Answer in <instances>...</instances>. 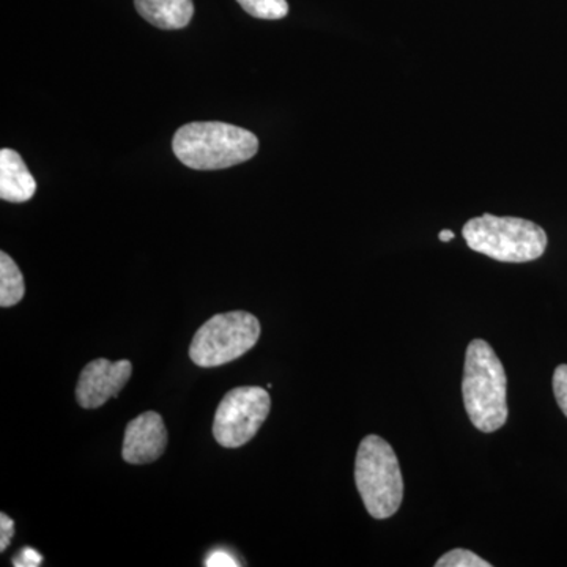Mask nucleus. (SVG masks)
I'll list each match as a JSON object with an SVG mask.
<instances>
[{
    "label": "nucleus",
    "mask_w": 567,
    "mask_h": 567,
    "mask_svg": "<svg viewBox=\"0 0 567 567\" xmlns=\"http://www.w3.org/2000/svg\"><path fill=\"white\" fill-rule=\"evenodd\" d=\"M137 13L163 31H177L193 20V0H134Z\"/></svg>",
    "instance_id": "nucleus-10"
},
{
    "label": "nucleus",
    "mask_w": 567,
    "mask_h": 567,
    "mask_svg": "<svg viewBox=\"0 0 567 567\" xmlns=\"http://www.w3.org/2000/svg\"><path fill=\"white\" fill-rule=\"evenodd\" d=\"M354 481L365 509L377 520L398 513L404 498V480L393 447L382 436L368 435L360 443Z\"/></svg>",
    "instance_id": "nucleus-4"
},
{
    "label": "nucleus",
    "mask_w": 567,
    "mask_h": 567,
    "mask_svg": "<svg viewBox=\"0 0 567 567\" xmlns=\"http://www.w3.org/2000/svg\"><path fill=\"white\" fill-rule=\"evenodd\" d=\"M24 278L9 254L0 252V306L11 308L24 298Z\"/></svg>",
    "instance_id": "nucleus-11"
},
{
    "label": "nucleus",
    "mask_w": 567,
    "mask_h": 567,
    "mask_svg": "<svg viewBox=\"0 0 567 567\" xmlns=\"http://www.w3.org/2000/svg\"><path fill=\"white\" fill-rule=\"evenodd\" d=\"M270 409V394L264 388H235L216 410L213 436L223 447L244 446L262 427Z\"/></svg>",
    "instance_id": "nucleus-6"
},
{
    "label": "nucleus",
    "mask_w": 567,
    "mask_h": 567,
    "mask_svg": "<svg viewBox=\"0 0 567 567\" xmlns=\"http://www.w3.org/2000/svg\"><path fill=\"white\" fill-rule=\"evenodd\" d=\"M43 563V557L35 550V548H22L20 554L13 559V566L17 567H37Z\"/></svg>",
    "instance_id": "nucleus-15"
},
{
    "label": "nucleus",
    "mask_w": 567,
    "mask_h": 567,
    "mask_svg": "<svg viewBox=\"0 0 567 567\" xmlns=\"http://www.w3.org/2000/svg\"><path fill=\"white\" fill-rule=\"evenodd\" d=\"M14 535L13 520L6 513L0 514V551H6Z\"/></svg>",
    "instance_id": "nucleus-16"
},
{
    "label": "nucleus",
    "mask_w": 567,
    "mask_h": 567,
    "mask_svg": "<svg viewBox=\"0 0 567 567\" xmlns=\"http://www.w3.org/2000/svg\"><path fill=\"white\" fill-rule=\"evenodd\" d=\"M205 566L208 567H235L238 566L237 559L233 555L227 554L226 550L213 551L210 557L205 561Z\"/></svg>",
    "instance_id": "nucleus-17"
},
{
    "label": "nucleus",
    "mask_w": 567,
    "mask_h": 567,
    "mask_svg": "<svg viewBox=\"0 0 567 567\" xmlns=\"http://www.w3.org/2000/svg\"><path fill=\"white\" fill-rule=\"evenodd\" d=\"M246 13L259 20H282L289 13L287 0H237Z\"/></svg>",
    "instance_id": "nucleus-12"
},
{
    "label": "nucleus",
    "mask_w": 567,
    "mask_h": 567,
    "mask_svg": "<svg viewBox=\"0 0 567 567\" xmlns=\"http://www.w3.org/2000/svg\"><path fill=\"white\" fill-rule=\"evenodd\" d=\"M37 192L35 178L29 173L20 153L3 148L0 152V197L7 203H28Z\"/></svg>",
    "instance_id": "nucleus-9"
},
{
    "label": "nucleus",
    "mask_w": 567,
    "mask_h": 567,
    "mask_svg": "<svg viewBox=\"0 0 567 567\" xmlns=\"http://www.w3.org/2000/svg\"><path fill=\"white\" fill-rule=\"evenodd\" d=\"M133 374V364L128 360L112 361L99 358L82 369L76 386L78 404L82 409H99L115 398Z\"/></svg>",
    "instance_id": "nucleus-7"
},
{
    "label": "nucleus",
    "mask_w": 567,
    "mask_h": 567,
    "mask_svg": "<svg viewBox=\"0 0 567 567\" xmlns=\"http://www.w3.org/2000/svg\"><path fill=\"white\" fill-rule=\"evenodd\" d=\"M260 331L259 320L249 312L212 317L194 334L189 357L200 368L233 363L259 342Z\"/></svg>",
    "instance_id": "nucleus-5"
},
{
    "label": "nucleus",
    "mask_w": 567,
    "mask_h": 567,
    "mask_svg": "<svg viewBox=\"0 0 567 567\" xmlns=\"http://www.w3.org/2000/svg\"><path fill=\"white\" fill-rule=\"evenodd\" d=\"M466 245L473 251L506 264H525L546 252V230L528 219L513 216H477L462 229Z\"/></svg>",
    "instance_id": "nucleus-3"
},
{
    "label": "nucleus",
    "mask_w": 567,
    "mask_h": 567,
    "mask_svg": "<svg viewBox=\"0 0 567 567\" xmlns=\"http://www.w3.org/2000/svg\"><path fill=\"white\" fill-rule=\"evenodd\" d=\"M436 567H492L491 563L481 557H477L475 551L465 550V548H454L443 555L439 561L435 563Z\"/></svg>",
    "instance_id": "nucleus-13"
},
{
    "label": "nucleus",
    "mask_w": 567,
    "mask_h": 567,
    "mask_svg": "<svg viewBox=\"0 0 567 567\" xmlns=\"http://www.w3.org/2000/svg\"><path fill=\"white\" fill-rule=\"evenodd\" d=\"M462 395L477 431L492 434L506 424L509 410L505 368L484 339H475L466 349Z\"/></svg>",
    "instance_id": "nucleus-1"
},
{
    "label": "nucleus",
    "mask_w": 567,
    "mask_h": 567,
    "mask_svg": "<svg viewBox=\"0 0 567 567\" xmlns=\"http://www.w3.org/2000/svg\"><path fill=\"white\" fill-rule=\"evenodd\" d=\"M175 156L196 171H219L251 159L259 151L256 134L224 122H193L175 133Z\"/></svg>",
    "instance_id": "nucleus-2"
},
{
    "label": "nucleus",
    "mask_w": 567,
    "mask_h": 567,
    "mask_svg": "<svg viewBox=\"0 0 567 567\" xmlns=\"http://www.w3.org/2000/svg\"><path fill=\"white\" fill-rule=\"evenodd\" d=\"M554 393L561 412L567 417V364H559L554 374Z\"/></svg>",
    "instance_id": "nucleus-14"
},
{
    "label": "nucleus",
    "mask_w": 567,
    "mask_h": 567,
    "mask_svg": "<svg viewBox=\"0 0 567 567\" xmlns=\"http://www.w3.org/2000/svg\"><path fill=\"white\" fill-rule=\"evenodd\" d=\"M454 237H456V235H454V233H451V230H442V233H440L439 235V238H440V241H451V240H454Z\"/></svg>",
    "instance_id": "nucleus-18"
},
{
    "label": "nucleus",
    "mask_w": 567,
    "mask_h": 567,
    "mask_svg": "<svg viewBox=\"0 0 567 567\" xmlns=\"http://www.w3.org/2000/svg\"><path fill=\"white\" fill-rule=\"evenodd\" d=\"M167 446V431L162 415L145 412L130 421L123 436V461L133 465L152 464L163 456Z\"/></svg>",
    "instance_id": "nucleus-8"
}]
</instances>
